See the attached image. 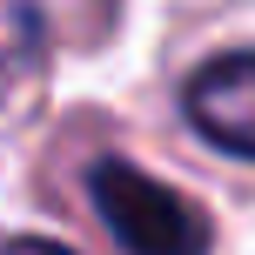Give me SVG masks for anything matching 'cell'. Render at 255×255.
<instances>
[{"label":"cell","instance_id":"obj_1","mask_svg":"<svg viewBox=\"0 0 255 255\" xmlns=\"http://www.w3.org/2000/svg\"><path fill=\"white\" fill-rule=\"evenodd\" d=\"M94 215L108 222V235L128 255H208V222L188 195H175L168 181L141 175L134 161H94L88 168Z\"/></svg>","mask_w":255,"mask_h":255},{"label":"cell","instance_id":"obj_2","mask_svg":"<svg viewBox=\"0 0 255 255\" xmlns=\"http://www.w3.org/2000/svg\"><path fill=\"white\" fill-rule=\"evenodd\" d=\"M181 108H188V121L202 128V141H215L222 154L255 161V47L202 61L188 74Z\"/></svg>","mask_w":255,"mask_h":255},{"label":"cell","instance_id":"obj_3","mask_svg":"<svg viewBox=\"0 0 255 255\" xmlns=\"http://www.w3.org/2000/svg\"><path fill=\"white\" fill-rule=\"evenodd\" d=\"M40 40H47V13H40V0H0V74L27 67V61L40 54Z\"/></svg>","mask_w":255,"mask_h":255},{"label":"cell","instance_id":"obj_4","mask_svg":"<svg viewBox=\"0 0 255 255\" xmlns=\"http://www.w3.org/2000/svg\"><path fill=\"white\" fill-rule=\"evenodd\" d=\"M7 255H74V249H61V242H40V235H27V242H13Z\"/></svg>","mask_w":255,"mask_h":255}]
</instances>
